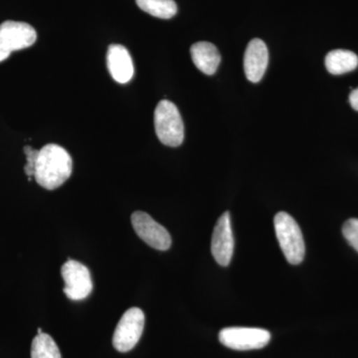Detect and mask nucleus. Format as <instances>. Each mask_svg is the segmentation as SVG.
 <instances>
[{"label":"nucleus","instance_id":"obj_1","mask_svg":"<svg viewBox=\"0 0 358 358\" xmlns=\"http://www.w3.org/2000/svg\"><path fill=\"white\" fill-rule=\"evenodd\" d=\"M72 157L60 145L49 143L39 150L34 178L45 189L54 190L64 185L72 174Z\"/></svg>","mask_w":358,"mask_h":358},{"label":"nucleus","instance_id":"obj_2","mask_svg":"<svg viewBox=\"0 0 358 358\" xmlns=\"http://www.w3.org/2000/svg\"><path fill=\"white\" fill-rule=\"evenodd\" d=\"M275 232L285 258L292 265H299L305 258L303 233L296 220L286 212H279L274 218Z\"/></svg>","mask_w":358,"mask_h":358},{"label":"nucleus","instance_id":"obj_3","mask_svg":"<svg viewBox=\"0 0 358 358\" xmlns=\"http://www.w3.org/2000/svg\"><path fill=\"white\" fill-rule=\"evenodd\" d=\"M155 129L164 145L179 147L185 140V124L180 113L171 101L162 100L155 110Z\"/></svg>","mask_w":358,"mask_h":358},{"label":"nucleus","instance_id":"obj_4","mask_svg":"<svg viewBox=\"0 0 358 358\" xmlns=\"http://www.w3.org/2000/svg\"><path fill=\"white\" fill-rule=\"evenodd\" d=\"M37 33L31 25L7 20L0 24V63L14 51L29 48L36 42Z\"/></svg>","mask_w":358,"mask_h":358},{"label":"nucleus","instance_id":"obj_5","mask_svg":"<svg viewBox=\"0 0 358 358\" xmlns=\"http://www.w3.org/2000/svg\"><path fill=\"white\" fill-rule=\"evenodd\" d=\"M145 327V313L138 308H131L122 315L115 327L113 345L117 352H128L138 345Z\"/></svg>","mask_w":358,"mask_h":358},{"label":"nucleus","instance_id":"obj_6","mask_svg":"<svg viewBox=\"0 0 358 358\" xmlns=\"http://www.w3.org/2000/svg\"><path fill=\"white\" fill-rule=\"evenodd\" d=\"M271 334L257 327H226L219 333V341L234 350H260L268 345Z\"/></svg>","mask_w":358,"mask_h":358},{"label":"nucleus","instance_id":"obj_7","mask_svg":"<svg viewBox=\"0 0 358 358\" xmlns=\"http://www.w3.org/2000/svg\"><path fill=\"white\" fill-rule=\"evenodd\" d=\"M65 282L64 293L72 301L88 298L93 291V281L89 268L75 260H68L61 268Z\"/></svg>","mask_w":358,"mask_h":358},{"label":"nucleus","instance_id":"obj_8","mask_svg":"<svg viewBox=\"0 0 358 358\" xmlns=\"http://www.w3.org/2000/svg\"><path fill=\"white\" fill-rule=\"evenodd\" d=\"M131 224L136 235L152 248L166 251L171 246V236L169 231L143 211H136L131 215Z\"/></svg>","mask_w":358,"mask_h":358},{"label":"nucleus","instance_id":"obj_9","mask_svg":"<svg viewBox=\"0 0 358 358\" xmlns=\"http://www.w3.org/2000/svg\"><path fill=\"white\" fill-rule=\"evenodd\" d=\"M212 256L216 262L227 267L234 253V236L231 226L230 212H225L218 219L211 240Z\"/></svg>","mask_w":358,"mask_h":358},{"label":"nucleus","instance_id":"obj_10","mask_svg":"<svg viewBox=\"0 0 358 358\" xmlns=\"http://www.w3.org/2000/svg\"><path fill=\"white\" fill-rule=\"evenodd\" d=\"M268 64L267 45L263 40L252 39L244 55V71L247 79L258 83L263 79Z\"/></svg>","mask_w":358,"mask_h":358},{"label":"nucleus","instance_id":"obj_11","mask_svg":"<svg viewBox=\"0 0 358 358\" xmlns=\"http://www.w3.org/2000/svg\"><path fill=\"white\" fill-rule=\"evenodd\" d=\"M107 66L110 76L117 83L127 84L133 79V59L128 49L122 45H110L107 53Z\"/></svg>","mask_w":358,"mask_h":358},{"label":"nucleus","instance_id":"obj_12","mask_svg":"<svg viewBox=\"0 0 358 358\" xmlns=\"http://www.w3.org/2000/svg\"><path fill=\"white\" fill-rule=\"evenodd\" d=\"M190 54L197 69L209 76L215 74L221 62L220 52L215 45L206 41L197 42L190 48Z\"/></svg>","mask_w":358,"mask_h":358},{"label":"nucleus","instance_id":"obj_13","mask_svg":"<svg viewBox=\"0 0 358 358\" xmlns=\"http://www.w3.org/2000/svg\"><path fill=\"white\" fill-rule=\"evenodd\" d=\"M326 68L331 74L343 75L358 67V57L352 51L336 49L326 56Z\"/></svg>","mask_w":358,"mask_h":358},{"label":"nucleus","instance_id":"obj_14","mask_svg":"<svg viewBox=\"0 0 358 358\" xmlns=\"http://www.w3.org/2000/svg\"><path fill=\"white\" fill-rule=\"evenodd\" d=\"M141 10L162 20H171L178 13L174 0H136Z\"/></svg>","mask_w":358,"mask_h":358},{"label":"nucleus","instance_id":"obj_15","mask_svg":"<svg viewBox=\"0 0 358 358\" xmlns=\"http://www.w3.org/2000/svg\"><path fill=\"white\" fill-rule=\"evenodd\" d=\"M31 358H62L57 343L49 334L35 336L31 345Z\"/></svg>","mask_w":358,"mask_h":358},{"label":"nucleus","instance_id":"obj_16","mask_svg":"<svg viewBox=\"0 0 358 358\" xmlns=\"http://www.w3.org/2000/svg\"><path fill=\"white\" fill-rule=\"evenodd\" d=\"M343 234L350 246L358 252V219L352 218L346 221L343 227Z\"/></svg>","mask_w":358,"mask_h":358},{"label":"nucleus","instance_id":"obj_17","mask_svg":"<svg viewBox=\"0 0 358 358\" xmlns=\"http://www.w3.org/2000/svg\"><path fill=\"white\" fill-rule=\"evenodd\" d=\"M26 155L27 164H25L24 171L28 178H32L35 173V166H36L37 157H38L39 150H34L30 145H25L23 148Z\"/></svg>","mask_w":358,"mask_h":358},{"label":"nucleus","instance_id":"obj_18","mask_svg":"<svg viewBox=\"0 0 358 358\" xmlns=\"http://www.w3.org/2000/svg\"><path fill=\"white\" fill-rule=\"evenodd\" d=\"M350 106L358 112V88L352 90L350 95Z\"/></svg>","mask_w":358,"mask_h":358},{"label":"nucleus","instance_id":"obj_19","mask_svg":"<svg viewBox=\"0 0 358 358\" xmlns=\"http://www.w3.org/2000/svg\"><path fill=\"white\" fill-rule=\"evenodd\" d=\"M37 331H38V334L43 333V331H42V329H40V327Z\"/></svg>","mask_w":358,"mask_h":358}]
</instances>
